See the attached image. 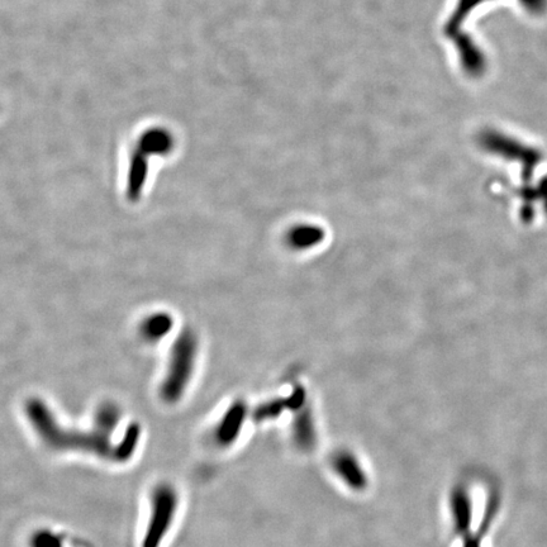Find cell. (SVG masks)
<instances>
[{"mask_svg":"<svg viewBox=\"0 0 547 547\" xmlns=\"http://www.w3.org/2000/svg\"><path fill=\"white\" fill-rule=\"evenodd\" d=\"M26 415L42 444L47 449L59 453L70 451L92 454L113 463H126L135 454L140 441V428L137 426H131L122 440L113 441L114 431L120 421V412L112 404H104L99 408L94 426L89 430L60 425L49 407L38 399H32L27 403Z\"/></svg>","mask_w":547,"mask_h":547,"instance_id":"obj_1","label":"cell"},{"mask_svg":"<svg viewBox=\"0 0 547 547\" xmlns=\"http://www.w3.org/2000/svg\"><path fill=\"white\" fill-rule=\"evenodd\" d=\"M171 328V318L166 315H158L149 318L144 326V335L149 340H159L164 337Z\"/></svg>","mask_w":547,"mask_h":547,"instance_id":"obj_13","label":"cell"},{"mask_svg":"<svg viewBox=\"0 0 547 547\" xmlns=\"http://www.w3.org/2000/svg\"><path fill=\"white\" fill-rule=\"evenodd\" d=\"M522 6L529 9V12L534 14H540L545 12L547 7V0H520Z\"/></svg>","mask_w":547,"mask_h":547,"instance_id":"obj_15","label":"cell"},{"mask_svg":"<svg viewBox=\"0 0 547 547\" xmlns=\"http://www.w3.org/2000/svg\"><path fill=\"white\" fill-rule=\"evenodd\" d=\"M178 501V493L173 485H156L150 496V516L142 547H160L177 515Z\"/></svg>","mask_w":547,"mask_h":547,"instance_id":"obj_3","label":"cell"},{"mask_svg":"<svg viewBox=\"0 0 547 547\" xmlns=\"http://www.w3.org/2000/svg\"><path fill=\"white\" fill-rule=\"evenodd\" d=\"M482 2H484V0H459L458 7L455 8L453 16H451L449 23H447V35L453 37L455 33H458L465 18Z\"/></svg>","mask_w":547,"mask_h":547,"instance_id":"obj_12","label":"cell"},{"mask_svg":"<svg viewBox=\"0 0 547 547\" xmlns=\"http://www.w3.org/2000/svg\"><path fill=\"white\" fill-rule=\"evenodd\" d=\"M325 239L322 228L311 225H302L292 228L287 236L288 245L296 250L312 249Z\"/></svg>","mask_w":547,"mask_h":547,"instance_id":"obj_7","label":"cell"},{"mask_svg":"<svg viewBox=\"0 0 547 547\" xmlns=\"http://www.w3.org/2000/svg\"><path fill=\"white\" fill-rule=\"evenodd\" d=\"M139 147L146 154L164 155L173 147V139H171L168 131L151 130L141 136Z\"/></svg>","mask_w":547,"mask_h":547,"instance_id":"obj_9","label":"cell"},{"mask_svg":"<svg viewBox=\"0 0 547 547\" xmlns=\"http://www.w3.org/2000/svg\"><path fill=\"white\" fill-rule=\"evenodd\" d=\"M470 501L464 491H456L453 497V511L455 527L459 534H466L472 521V508Z\"/></svg>","mask_w":547,"mask_h":547,"instance_id":"obj_10","label":"cell"},{"mask_svg":"<svg viewBox=\"0 0 547 547\" xmlns=\"http://www.w3.org/2000/svg\"><path fill=\"white\" fill-rule=\"evenodd\" d=\"M197 350L198 341L194 332H182L171 351L168 374L161 385V397L165 402L175 403L182 398L192 378Z\"/></svg>","mask_w":547,"mask_h":547,"instance_id":"obj_2","label":"cell"},{"mask_svg":"<svg viewBox=\"0 0 547 547\" xmlns=\"http://www.w3.org/2000/svg\"><path fill=\"white\" fill-rule=\"evenodd\" d=\"M33 547H60V541L51 534H38L33 540Z\"/></svg>","mask_w":547,"mask_h":547,"instance_id":"obj_14","label":"cell"},{"mask_svg":"<svg viewBox=\"0 0 547 547\" xmlns=\"http://www.w3.org/2000/svg\"><path fill=\"white\" fill-rule=\"evenodd\" d=\"M465 547H480L479 541L477 539L470 540L466 542Z\"/></svg>","mask_w":547,"mask_h":547,"instance_id":"obj_16","label":"cell"},{"mask_svg":"<svg viewBox=\"0 0 547 547\" xmlns=\"http://www.w3.org/2000/svg\"><path fill=\"white\" fill-rule=\"evenodd\" d=\"M146 155V152L142 151L139 147L131 158L130 180H128L130 189H128V192H130L132 198L139 197L141 189L145 184L147 177Z\"/></svg>","mask_w":547,"mask_h":547,"instance_id":"obj_8","label":"cell"},{"mask_svg":"<svg viewBox=\"0 0 547 547\" xmlns=\"http://www.w3.org/2000/svg\"><path fill=\"white\" fill-rule=\"evenodd\" d=\"M332 469L339 475L342 482L354 491H364L368 485V478L359 460L349 451H339L331 460Z\"/></svg>","mask_w":547,"mask_h":547,"instance_id":"obj_4","label":"cell"},{"mask_svg":"<svg viewBox=\"0 0 547 547\" xmlns=\"http://www.w3.org/2000/svg\"><path fill=\"white\" fill-rule=\"evenodd\" d=\"M294 436H296L299 447H302L303 450L312 449L316 432L311 412L308 409H303L301 415L298 416L296 426H294Z\"/></svg>","mask_w":547,"mask_h":547,"instance_id":"obj_11","label":"cell"},{"mask_svg":"<svg viewBox=\"0 0 547 547\" xmlns=\"http://www.w3.org/2000/svg\"><path fill=\"white\" fill-rule=\"evenodd\" d=\"M246 415L245 404H233L230 411L226 413L223 420L218 426L217 440L221 445H230L239 437L242 423H244Z\"/></svg>","mask_w":547,"mask_h":547,"instance_id":"obj_6","label":"cell"},{"mask_svg":"<svg viewBox=\"0 0 547 547\" xmlns=\"http://www.w3.org/2000/svg\"><path fill=\"white\" fill-rule=\"evenodd\" d=\"M455 44L458 45L461 57V64L470 75H479L485 68L483 52L474 44L469 36L461 35L460 32L453 36Z\"/></svg>","mask_w":547,"mask_h":547,"instance_id":"obj_5","label":"cell"}]
</instances>
